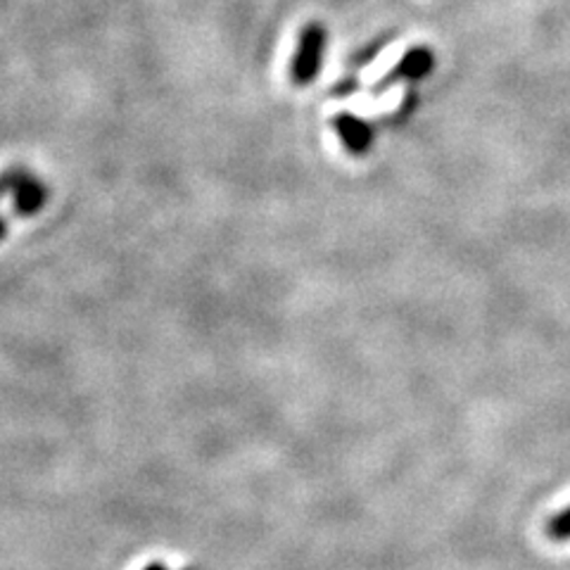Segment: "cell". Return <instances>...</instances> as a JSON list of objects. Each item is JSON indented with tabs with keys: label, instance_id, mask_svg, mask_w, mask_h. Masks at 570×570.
I'll list each match as a JSON object with an SVG mask.
<instances>
[{
	"label": "cell",
	"instance_id": "6da1fadb",
	"mask_svg": "<svg viewBox=\"0 0 570 570\" xmlns=\"http://www.w3.org/2000/svg\"><path fill=\"white\" fill-rule=\"evenodd\" d=\"M326 41H328V31L321 22H309L307 27H302L297 48H295V58L291 65L293 86L307 88L314 83V79L321 71V62H324Z\"/></svg>",
	"mask_w": 570,
	"mask_h": 570
},
{
	"label": "cell",
	"instance_id": "3957f363",
	"mask_svg": "<svg viewBox=\"0 0 570 570\" xmlns=\"http://www.w3.org/2000/svg\"><path fill=\"white\" fill-rule=\"evenodd\" d=\"M333 129L350 155L362 157L368 153L373 142V129L362 117L352 112H337L333 117Z\"/></svg>",
	"mask_w": 570,
	"mask_h": 570
},
{
	"label": "cell",
	"instance_id": "52a82bcc",
	"mask_svg": "<svg viewBox=\"0 0 570 570\" xmlns=\"http://www.w3.org/2000/svg\"><path fill=\"white\" fill-rule=\"evenodd\" d=\"M8 236V219L0 217V240H3Z\"/></svg>",
	"mask_w": 570,
	"mask_h": 570
},
{
	"label": "cell",
	"instance_id": "8992f818",
	"mask_svg": "<svg viewBox=\"0 0 570 570\" xmlns=\"http://www.w3.org/2000/svg\"><path fill=\"white\" fill-rule=\"evenodd\" d=\"M27 174H29V169L20 167V165H12L6 171H0V200H3L6 195H12Z\"/></svg>",
	"mask_w": 570,
	"mask_h": 570
},
{
	"label": "cell",
	"instance_id": "5b68a950",
	"mask_svg": "<svg viewBox=\"0 0 570 570\" xmlns=\"http://www.w3.org/2000/svg\"><path fill=\"white\" fill-rule=\"evenodd\" d=\"M542 532L549 542H557V544L570 542V504L557 511L554 515H549Z\"/></svg>",
	"mask_w": 570,
	"mask_h": 570
},
{
	"label": "cell",
	"instance_id": "ba28073f",
	"mask_svg": "<svg viewBox=\"0 0 570 570\" xmlns=\"http://www.w3.org/2000/svg\"><path fill=\"white\" fill-rule=\"evenodd\" d=\"M146 570H167L163 563H153V566H148Z\"/></svg>",
	"mask_w": 570,
	"mask_h": 570
},
{
	"label": "cell",
	"instance_id": "7a4b0ae2",
	"mask_svg": "<svg viewBox=\"0 0 570 570\" xmlns=\"http://www.w3.org/2000/svg\"><path fill=\"white\" fill-rule=\"evenodd\" d=\"M435 60H433V50L431 48H412L406 50L402 60L392 67L387 75L383 77V81L376 83V91H383V88L397 83V81H409V79H423L428 71L433 69Z\"/></svg>",
	"mask_w": 570,
	"mask_h": 570
},
{
	"label": "cell",
	"instance_id": "277c9868",
	"mask_svg": "<svg viewBox=\"0 0 570 570\" xmlns=\"http://www.w3.org/2000/svg\"><path fill=\"white\" fill-rule=\"evenodd\" d=\"M46 200H48L46 184L29 171L12 193V214L14 217H33V214H39L43 209Z\"/></svg>",
	"mask_w": 570,
	"mask_h": 570
}]
</instances>
